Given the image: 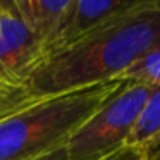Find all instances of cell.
I'll use <instances>...</instances> for the list:
<instances>
[{"label": "cell", "mask_w": 160, "mask_h": 160, "mask_svg": "<svg viewBox=\"0 0 160 160\" xmlns=\"http://www.w3.org/2000/svg\"><path fill=\"white\" fill-rule=\"evenodd\" d=\"M97 160H155L150 152L141 148H134V146H128V145H122L119 148L112 150V152L105 153L103 157Z\"/></svg>", "instance_id": "9c48e42d"}, {"label": "cell", "mask_w": 160, "mask_h": 160, "mask_svg": "<svg viewBox=\"0 0 160 160\" xmlns=\"http://www.w3.org/2000/svg\"><path fill=\"white\" fill-rule=\"evenodd\" d=\"M45 59L16 2L0 0V84L24 90Z\"/></svg>", "instance_id": "277c9868"}, {"label": "cell", "mask_w": 160, "mask_h": 160, "mask_svg": "<svg viewBox=\"0 0 160 160\" xmlns=\"http://www.w3.org/2000/svg\"><path fill=\"white\" fill-rule=\"evenodd\" d=\"M150 86L126 81L66 143L69 160H97L126 145Z\"/></svg>", "instance_id": "3957f363"}, {"label": "cell", "mask_w": 160, "mask_h": 160, "mask_svg": "<svg viewBox=\"0 0 160 160\" xmlns=\"http://www.w3.org/2000/svg\"><path fill=\"white\" fill-rule=\"evenodd\" d=\"M160 139V88H152L126 145L148 152Z\"/></svg>", "instance_id": "52a82bcc"}, {"label": "cell", "mask_w": 160, "mask_h": 160, "mask_svg": "<svg viewBox=\"0 0 160 160\" xmlns=\"http://www.w3.org/2000/svg\"><path fill=\"white\" fill-rule=\"evenodd\" d=\"M117 79L145 84L150 88H160V47L146 52L131 67H128Z\"/></svg>", "instance_id": "ba28073f"}, {"label": "cell", "mask_w": 160, "mask_h": 160, "mask_svg": "<svg viewBox=\"0 0 160 160\" xmlns=\"http://www.w3.org/2000/svg\"><path fill=\"white\" fill-rule=\"evenodd\" d=\"M124 83L112 79L43 97L24 93L0 110V160H33L64 146Z\"/></svg>", "instance_id": "7a4b0ae2"}, {"label": "cell", "mask_w": 160, "mask_h": 160, "mask_svg": "<svg viewBox=\"0 0 160 160\" xmlns=\"http://www.w3.org/2000/svg\"><path fill=\"white\" fill-rule=\"evenodd\" d=\"M148 152H150V155H152L155 160H160V139H158V141H157L155 145L152 146V148L148 150Z\"/></svg>", "instance_id": "7c38bea8"}, {"label": "cell", "mask_w": 160, "mask_h": 160, "mask_svg": "<svg viewBox=\"0 0 160 160\" xmlns=\"http://www.w3.org/2000/svg\"><path fill=\"white\" fill-rule=\"evenodd\" d=\"M138 2L139 0H72L55 52L78 42L115 16L132 9Z\"/></svg>", "instance_id": "5b68a950"}, {"label": "cell", "mask_w": 160, "mask_h": 160, "mask_svg": "<svg viewBox=\"0 0 160 160\" xmlns=\"http://www.w3.org/2000/svg\"><path fill=\"white\" fill-rule=\"evenodd\" d=\"M33 160H69V155H67V148L66 145L60 146V148H55L52 152L45 153V155H40Z\"/></svg>", "instance_id": "8fae6325"}, {"label": "cell", "mask_w": 160, "mask_h": 160, "mask_svg": "<svg viewBox=\"0 0 160 160\" xmlns=\"http://www.w3.org/2000/svg\"><path fill=\"white\" fill-rule=\"evenodd\" d=\"M14 2L26 26L48 59L57 48L60 31L66 22L67 12L72 5V0H14Z\"/></svg>", "instance_id": "8992f818"}, {"label": "cell", "mask_w": 160, "mask_h": 160, "mask_svg": "<svg viewBox=\"0 0 160 160\" xmlns=\"http://www.w3.org/2000/svg\"><path fill=\"white\" fill-rule=\"evenodd\" d=\"M160 47V2L139 0L78 42L52 53L26 83L43 97L117 79L146 52Z\"/></svg>", "instance_id": "6da1fadb"}, {"label": "cell", "mask_w": 160, "mask_h": 160, "mask_svg": "<svg viewBox=\"0 0 160 160\" xmlns=\"http://www.w3.org/2000/svg\"><path fill=\"white\" fill-rule=\"evenodd\" d=\"M26 91L21 90V88H9V86H2V84H0V110L9 107V105H12Z\"/></svg>", "instance_id": "30bf717a"}]
</instances>
